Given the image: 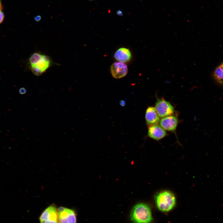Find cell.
<instances>
[{"mask_svg":"<svg viewBox=\"0 0 223 223\" xmlns=\"http://www.w3.org/2000/svg\"><path fill=\"white\" fill-rule=\"evenodd\" d=\"M130 216L131 221L134 223H151L153 219L150 206L142 203L133 206Z\"/></svg>","mask_w":223,"mask_h":223,"instance_id":"6da1fadb","label":"cell"},{"mask_svg":"<svg viewBox=\"0 0 223 223\" xmlns=\"http://www.w3.org/2000/svg\"><path fill=\"white\" fill-rule=\"evenodd\" d=\"M155 200L157 208L163 212L171 210L176 203L175 195L168 190H163L157 194L155 196Z\"/></svg>","mask_w":223,"mask_h":223,"instance_id":"7a4b0ae2","label":"cell"},{"mask_svg":"<svg viewBox=\"0 0 223 223\" xmlns=\"http://www.w3.org/2000/svg\"><path fill=\"white\" fill-rule=\"evenodd\" d=\"M40 223H59L58 208L54 204L46 208L39 218Z\"/></svg>","mask_w":223,"mask_h":223,"instance_id":"3957f363","label":"cell"},{"mask_svg":"<svg viewBox=\"0 0 223 223\" xmlns=\"http://www.w3.org/2000/svg\"><path fill=\"white\" fill-rule=\"evenodd\" d=\"M59 223H76V214L74 210L63 207L58 208Z\"/></svg>","mask_w":223,"mask_h":223,"instance_id":"277c9868","label":"cell"},{"mask_svg":"<svg viewBox=\"0 0 223 223\" xmlns=\"http://www.w3.org/2000/svg\"><path fill=\"white\" fill-rule=\"evenodd\" d=\"M155 108L159 116L161 118L171 115L174 112L173 106L169 102L164 99L157 100Z\"/></svg>","mask_w":223,"mask_h":223,"instance_id":"5b68a950","label":"cell"},{"mask_svg":"<svg viewBox=\"0 0 223 223\" xmlns=\"http://www.w3.org/2000/svg\"><path fill=\"white\" fill-rule=\"evenodd\" d=\"M159 123L164 129L173 132L177 128L178 120L176 116L170 115L163 117L160 120Z\"/></svg>","mask_w":223,"mask_h":223,"instance_id":"8992f818","label":"cell"},{"mask_svg":"<svg viewBox=\"0 0 223 223\" xmlns=\"http://www.w3.org/2000/svg\"><path fill=\"white\" fill-rule=\"evenodd\" d=\"M111 71L112 77L116 79H119L125 76L128 72L127 66L123 63L116 62L111 67Z\"/></svg>","mask_w":223,"mask_h":223,"instance_id":"52a82bcc","label":"cell"},{"mask_svg":"<svg viewBox=\"0 0 223 223\" xmlns=\"http://www.w3.org/2000/svg\"><path fill=\"white\" fill-rule=\"evenodd\" d=\"M167 134L165 129L158 125H152L148 127V135L153 139L159 140L165 137Z\"/></svg>","mask_w":223,"mask_h":223,"instance_id":"ba28073f","label":"cell"},{"mask_svg":"<svg viewBox=\"0 0 223 223\" xmlns=\"http://www.w3.org/2000/svg\"><path fill=\"white\" fill-rule=\"evenodd\" d=\"M145 119L146 125L148 126L156 124L160 121V118L155 108L153 107H149L146 109Z\"/></svg>","mask_w":223,"mask_h":223,"instance_id":"9c48e42d","label":"cell"},{"mask_svg":"<svg viewBox=\"0 0 223 223\" xmlns=\"http://www.w3.org/2000/svg\"><path fill=\"white\" fill-rule=\"evenodd\" d=\"M114 56L115 59L118 61L124 63L128 62L131 59V54L129 49L121 48L116 51Z\"/></svg>","mask_w":223,"mask_h":223,"instance_id":"30bf717a","label":"cell"},{"mask_svg":"<svg viewBox=\"0 0 223 223\" xmlns=\"http://www.w3.org/2000/svg\"><path fill=\"white\" fill-rule=\"evenodd\" d=\"M213 76L217 82L223 84V63L215 69L213 72Z\"/></svg>","mask_w":223,"mask_h":223,"instance_id":"8fae6325","label":"cell"},{"mask_svg":"<svg viewBox=\"0 0 223 223\" xmlns=\"http://www.w3.org/2000/svg\"><path fill=\"white\" fill-rule=\"evenodd\" d=\"M43 55L35 52L33 53L29 59L31 65H36L42 59Z\"/></svg>","mask_w":223,"mask_h":223,"instance_id":"7c38bea8","label":"cell"},{"mask_svg":"<svg viewBox=\"0 0 223 223\" xmlns=\"http://www.w3.org/2000/svg\"><path fill=\"white\" fill-rule=\"evenodd\" d=\"M50 63V62L46 61L42 58V59L37 64L35 65L37 66L43 72L49 68Z\"/></svg>","mask_w":223,"mask_h":223,"instance_id":"4fadbf2b","label":"cell"},{"mask_svg":"<svg viewBox=\"0 0 223 223\" xmlns=\"http://www.w3.org/2000/svg\"><path fill=\"white\" fill-rule=\"evenodd\" d=\"M31 70L33 73L37 76H40L43 73L40 69L36 65H31Z\"/></svg>","mask_w":223,"mask_h":223,"instance_id":"5bb4252c","label":"cell"},{"mask_svg":"<svg viewBox=\"0 0 223 223\" xmlns=\"http://www.w3.org/2000/svg\"><path fill=\"white\" fill-rule=\"evenodd\" d=\"M4 18V15L2 11V9H0V24H1L3 21Z\"/></svg>","mask_w":223,"mask_h":223,"instance_id":"9a60e30c","label":"cell"},{"mask_svg":"<svg viewBox=\"0 0 223 223\" xmlns=\"http://www.w3.org/2000/svg\"><path fill=\"white\" fill-rule=\"evenodd\" d=\"M27 90L24 87L20 88L19 90V93L21 94H24L26 93Z\"/></svg>","mask_w":223,"mask_h":223,"instance_id":"2e32d148","label":"cell"},{"mask_svg":"<svg viewBox=\"0 0 223 223\" xmlns=\"http://www.w3.org/2000/svg\"><path fill=\"white\" fill-rule=\"evenodd\" d=\"M41 19V17L40 15H37L35 17L34 20L37 21L38 22Z\"/></svg>","mask_w":223,"mask_h":223,"instance_id":"e0dca14e","label":"cell"},{"mask_svg":"<svg viewBox=\"0 0 223 223\" xmlns=\"http://www.w3.org/2000/svg\"><path fill=\"white\" fill-rule=\"evenodd\" d=\"M120 105L122 106H124L125 105V102L123 100H121L120 102Z\"/></svg>","mask_w":223,"mask_h":223,"instance_id":"ac0fdd59","label":"cell"},{"mask_svg":"<svg viewBox=\"0 0 223 223\" xmlns=\"http://www.w3.org/2000/svg\"><path fill=\"white\" fill-rule=\"evenodd\" d=\"M0 9H2V6L1 0H0Z\"/></svg>","mask_w":223,"mask_h":223,"instance_id":"d6986e66","label":"cell"}]
</instances>
